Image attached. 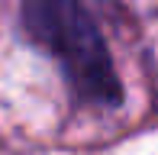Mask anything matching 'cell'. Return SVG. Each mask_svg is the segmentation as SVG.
Wrapping results in <instances>:
<instances>
[{
	"instance_id": "obj_1",
	"label": "cell",
	"mask_w": 158,
	"mask_h": 155,
	"mask_svg": "<svg viewBox=\"0 0 158 155\" xmlns=\"http://www.w3.org/2000/svg\"><path fill=\"white\" fill-rule=\"evenodd\" d=\"M19 26L23 36L58 65L74 103L100 110L123 107V81L84 0H19Z\"/></svg>"
}]
</instances>
